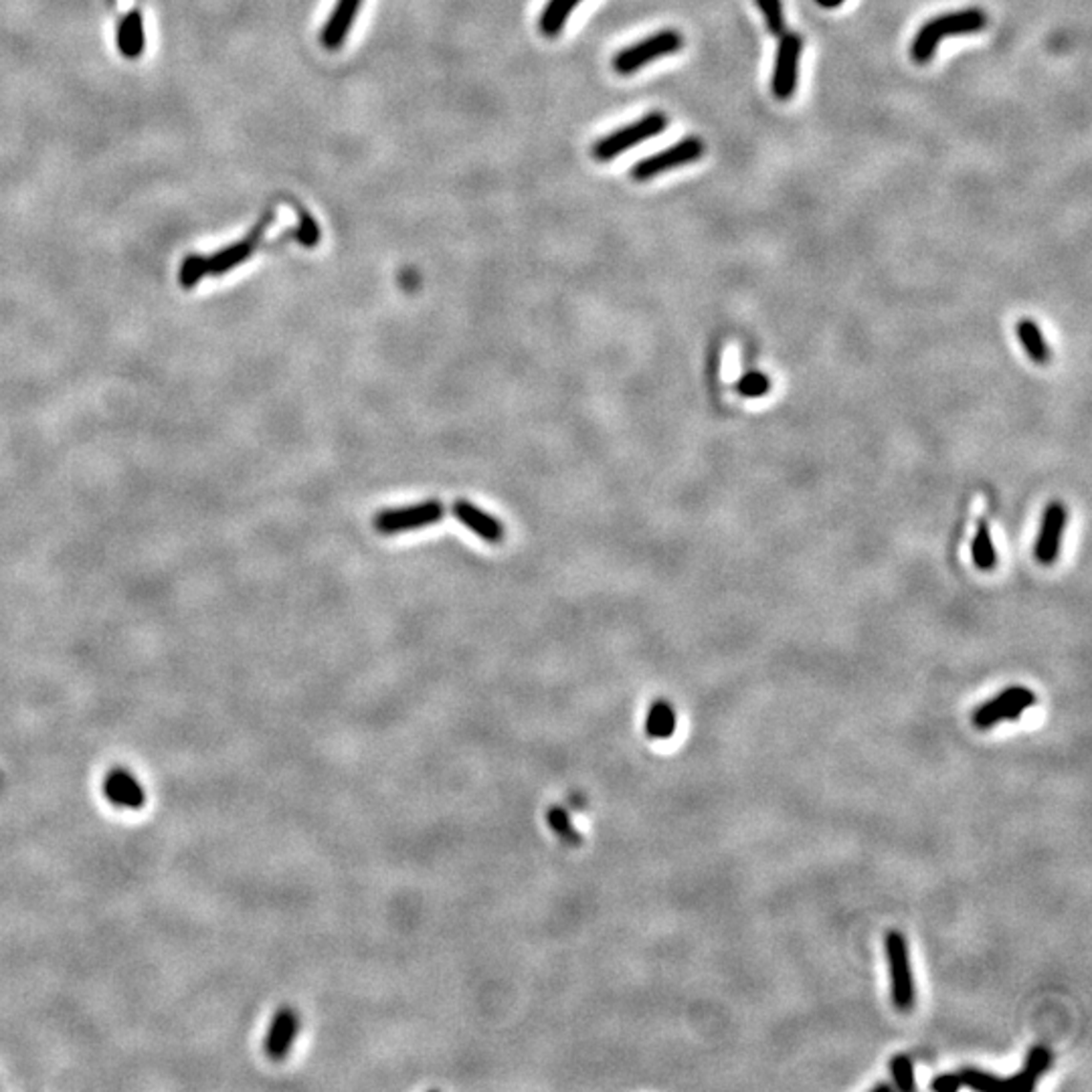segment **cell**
I'll list each match as a JSON object with an SVG mask.
<instances>
[{
  "label": "cell",
  "instance_id": "cell-1",
  "mask_svg": "<svg viewBox=\"0 0 1092 1092\" xmlns=\"http://www.w3.org/2000/svg\"><path fill=\"white\" fill-rule=\"evenodd\" d=\"M985 27H987V14L977 7L934 16V19H929L921 29H918L912 37L910 59L918 65H925L932 61L941 41L949 37H959V34H975L981 32Z\"/></svg>",
  "mask_w": 1092,
  "mask_h": 1092
},
{
  "label": "cell",
  "instance_id": "cell-2",
  "mask_svg": "<svg viewBox=\"0 0 1092 1092\" xmlns=\"http://www.w3.org/2000/svg\"><path fill=\"white\" fill-rule=\"evenodd\" d=\"M682 47H684V37L678 31L674 29L657 31L650 34V37L621 49L613 59V69L619 75H633L639 69H644L646 65L657 59L678 54Z\"/></svg>",
  "mask_w": 1092,
  "mask_h": 1092
},
{
  "label": "cell",
  "instance_id": "cell-3",
  "mask_svg": "<svg viewBox=\"0 0 1092 1092\" xmlns=\"http://www.w3.org/2000/svg\"><path fill=\"white\" fill-rule=\"evenodd\" d=\"M668 128V116L664 112H650L644 118L632 121L630 126H623L613 134L601 138L593 146L595 159L601 162H610L630 148L648 142L650 138L662 134Z\"/></svg>",
  "mask_w": 1092,
  "mask_h": 1092
},
{
  "label": "cell",
  "instance_id": "cell-4",
  "mask_svg": "<svg viewBox=\"0 0 1092 1092\" xmlns=\"http://www.w3.org/2000/svg\"><path fill=\"white\" fill-rule=\"evenodd\" d=\"M704 152H706V144L700 140L698 136H686V138H682L680 142H675V144H672L660 152H655L652 156H646V159H641L639 162H635L632 168V179L639 181V182L652 181L655 177L664 175V172H670L674 168H680V166L700 161Z\"/></svg>",
  "mask_w": 1092,
  "mask_h": 1092
},
{
  "label": "cell",
  "instance_id": "cell-5",
  "mask_svg": "<svg viewBox=\"0 0 1092 1092\" xmlns=\"http://www.w3.org/2000/svg\"><path fill=\"white\" fill-rule=\"evenodd\" d=\"M884 949H887V959H889L894 1008L900 1012H910L916 1001V990L909 959V943L905 939V934L898 931H890L887 934V939H884Z\"/></svg>",
  "mask_w": 1092,
  "mask_h": 1092
},
{
  "label": "cell",
  "instance_id": "cell-6",
  "mask_svg": "<svg viewBox=\"0 0 1092 1092\" xmlns=\"http://www.w3.org/2000/svg\"><path fill=\"white\" fill-rule=\"evenodd\" d=\"M1036 695L1026 686H1010L992 700L981 704L974 713V726L987 731L1003 720H1017L1028 708L1036 704Z\"/></svg>",
  "mask_w": 1092,
  "mask_h": 1092
},
{
  "label": "cell",
  "instance_id": "cell-7",
  "mask_svg": "<svg viewBox=\"0 0 1092 1092\" xmlns=\"http://www.w3.org/2000/svg\"><path fill=\"white\" fill-rule=\"evenodd\" d=\"M779 39L775 67L771 77V92L779 101H787L797 90L800 79V59L803 54V39L797 32L785 31Z\"/></svg>",
  "mask_w": 1092,
  "mask_h": 1092
},
{
  "label": "cell",
  "instance_id": "cell-8",
  "mask_svg": "<svg viewBox=\"0 0 1092 1092\" xmlns=\"http://www.w3.org/2000/svg\"><path fill=\"white\" fill-rule=\"evenodd\" d=\"M443 504L439 500L421 502V504L391 508L378 512L373 520L375 530L380 534H398L407 530H419L429 525H436L443 516Z\"/></svg>",
  "mask_w": 1092,
  "mask_h": 1092
},
{
  "label": "cell",
  "instance_id": "cell-9",
  "mask_svg": "<svg viewBox=\"0 0 1092 1092\" xmlns=\"http://www.w3.org/2000/svg\"><path fill=\"white\" fill-rule=\"evenodd\" d=\"M1068 523V510L1062 502H1050L1042 514V523H1039V532L1034 546V557L1039 565H1054L1059 559L1062 536Z\"/></svg>",
  "mask_w": 1092,
  "mask_h": 1092
},
{
  "label": "cell",
  "instance_id": "cell-10",
  "mask_svg": "<svg viewBox=\"0 0 1092 1092\" xmlns=\"http://www.w3.org/2000/svg\"><path fill=\"white\" fill-rule=\"evenodd\" d=\"M103 797L119 809L138 811L146 807V791L142 783L128 771L116 767L103 777Z\"/></svg>",
  "mask_w": 1092,
  "mask_h": 1092
},
{
  "label": "cell",
  "instance_id": "cell-11",
  "mask_svg": "<svg viewBox=\"0 0 1092 1092\" xmlns=\"http://www.w3.org/2000/svg\"><path fill=\"white\" fill-rule=\"evenodd\" d=\"M300 1032V1016L293 1008H280L273 1016L264 1039V1052L269 1060L280 1062L289 1054Z\"/></svg>",
  "mask_w": 1092,
  "mask_h": 1092
},
{
  "label": "cell",
  "instance_id": "cell-12",
  "mask_svg": "<svg viewBox=\"0 0 1092 1092\" xmlns=\"http://www.w3.org/2000/svg\"><path fill=\"white\" fill-rule=\"evenodd\" d=\"M1052 1066V1054L1046 1046H1034L1026 1054L1021 1070L1010 1079H997L996 1092H1028L1036 1086L1038 1079Z\"/></svg>",
  "mask_w": 1092,
  "mask_h": 1092
},
{
  "label": "cell",
  "instance_id": "cell-13",
  "mask_svg": "<svg viewBox=\"0 0 1092 1092\" xmlns=\"http://www.w3.org/2000/svg\"><path fill=\"white\" fill-rule=\"evenodd\" d=\"M454 516L467 530H472L474 534H478L480 539H483L485 543L500 545L502 541H504V526H502L500 520L482 512L478 506L472 504V502L456 500L454 502Z\"/></svg>",
  "mask_w": 1092,
  "mask_h": 1092
},
{
  "label": "cell",
  "instance_id": "cell-14",
  "mask_svg": "<svg viewBox=\"0 0 1092 1092\" xmlns=\"http://www.w3.org/2000/svg\"><path fill=\"white\" fill-rule=\"evenodd\" d=\"M362 0H336L334 11L328 16L322 29V45L326 49H340L349 37L358 16Z\"/></svg>",
  "mask_w": 1092,
  "mask_h": 1092
},
{
  "label": "cell",
  "instance_id": "cell-15",
  "mask_svg": "<svg viewBox=\"0 0 1092 1092\" xmlns=\"http://www.w3.org/2000/svg\"><path fill=\"white\" fill-rule=\"evenodd\" d=\"M675 726L678 720H675L674 706L664 698L653 700L646 717V735L653 740H668L674 737Z\"/></svg>",
  "mask_w": 1092,
  "mask_h": 1092
},
{
  "label": "cell",
  "instance_id": "cell-16",
  "mask_svg": "<svg viewBox=\"0 0 1092 1092\" xmlns=\"http://www.w3.org/2000/svg\"><path fill=\"white\" fill-rule=\"evenodd\" d=\"M118 45L119 51L124 54L128 59H136L142 55L144 51V25H142V16L138 11L130 12L124 21L119 25L118 31Z\"/></svg>",
  "mask_w": 1092,
  "mask_h": 1092
},
{
  "label": "cell",
  "instance_id": "cell-17",
  "mask_svg": "<svg viewBox=\"0 0 1092 1092\" xmlns=\"http://www.w3.org/2000/svg\"><path fill=\"white\" fill-rule=\"evenodd\" d=\"M1016 332H1017L1021 346H1024L1026 354L1036 364H1046L1050 360V346H1048L1042 331H1039V326L1034 320H1030V318L1019 320Z\"/></svg>",
  "mask_w": 1092,
  "mask_h": 1092
},
{
  "label": "cell",
  "instance_id": "cell-18",
  "mask_svg": "<svg viewBox=\"0 0 1092 1092\" xmlns=\"http://www.w3.org/2000/svg\"><path fill=\"white\" fill-rule=\"evenodd\" d=\"M581 3L583 0H548L539 21L541 31L546 37H557V34L563 32L570 12H573Z\"/></svg>",
  "mask_w": 1092,
  "mask_h": 1092
},
{
  "label": "cell",
  "instance_id": "cell-19",
  "mask_svg": "<svg viewBox=\"0 0 1092 1092\" xmlns=\"http://www.w3.org/2000/svg\"><path fill=\"white\" fill-rule=\"evenodd\" d=\"M971 557H974V563L979 570H994L997 565V552L992 541V534H990V526H987L985 520H979L975 536H974V543H971Z\"/></svg>",
  "mask_w": 1092,
  "mask_h": 1092
},
{
  "label": "cell",
  "instance_id": "cell-20",
  "mask_svg": "<svg viewBox=\"0 0 1092 1092\" xmlns=\"http://www.w3.org/2000/svg\"><path fill=\"white\" fill-rule=\"evenodd\" d=\"M546 822H548V825L554 834H557L565 844L579 846L583 842L581 831L575 827L573 820H570V813L565 807H561V805L550 807L546 813Z\"/></svg>",
  "mask_w": 1092,
  "mask_h": 1092
},
{
  "label": "cell",
  "instance_id": "cell-21",
  "mask_svg": "<svg viewBox=\"0 0 1092 1092\" xmlns=\"http://www.w3.org/2000/svg\"><path fill=\"white\" fill-rule=\"evenodd\" d=\"M762 19H765V27L767 31L773 34V37H782V34L787 31V21H785V9L782 0H755Z\"/></svg>",
  "mask_w": 1092,
  "mask_h": 1092
},
{
  "label": "cell",
  "instance_id": "cell-22",
  "mask_svg": "<svg viewBox=\"0 0 1092 1092\" xmlns=\"http://www.w3.org/2000/svg\"><path fill=\"white\" fill-rule=\"evenodd\" d=\"M735 391L744 396V398H759L762 395H767L771 391V378L760 373V371H751V373H744L735 385Z\"/></svg>",
  "mask_w": 1092,
  "mask_h": 1092
},
{
  "label": "cell",
  "instance_id": "cell-23",
  "mask_svg": "<svg viewBox=\"0 0 1092 1092\" xmlns=\"http://www.w3.org/2000/svg\"><path fill=\"white\" fill-rule=\"evenodd\" d=\"M890 1072H892V1079H894V1088L903 1090V1092H912L916 1088L914 1064L910 1060V1056H907V1054L892 1056Z\"/></svg>",
  "mask_w": 1092,
  "mask_h": 1092
},
{
  "label": "cell",
  "instance_id": "cell-24",
  "mask_svg": "<svg viewBox=\"0 0 1092 1092\" xmlns=\"http://www.w3.org/2000/svg\"><path fill=\"white\" fill-rule=\"evenodd\" d=\"M959 1074V1079L963 1082V1086L971 1088V1090H977V1092H996L997 1086V1077L996 1074H990L985 1070L979 1068H963Z\"/></svg>",
  "mask_w": 1092,
  "mask_h": 1092
},
{
  "label": "cell",
  "instance_id": "cell-25",
  "mask_svg": "<svg viewBox=\"0 0 1092 1092\" xmlns=\"http://www.w3.org/2000/svg\"><path fill=\"white\" fill-rule=\"evenodd\" d=\"M298 241L306 247H314L320 243V227L318 223L311 219L308 213L302 215L300 219V229H298Z\"/></svg>",
  "mask_w": 1092,
  "mask_h": 1092
},
{
  "label": "cell",
  "instance_id": "cell-26",
  "mask_svg": "<svg viewBox=\"0 0 1092 1092\" xmlns=\"http://www.w3.org/2000/svg\"><path fill=\"white\" fill-rule=\"evenodd\" d=\"M961 1086H963V1082L959 1079V1074H953V1072L939 1074V1077L931 1082V1090H934V1092H957Z\"/></svg>",
  "mask_w": 1092,
  "mask_h": 1092
},
{
  "label": "cell",
  "instance_id": "cell-27",
  "mask_svg": "<svg viewBox=\"0 0 1092 1092\" xmlns=\"http://www.w3.org/2000/svg\"><path fill=\"white\" fill-rule=\"evenodd\" d=\"M816 3H818L822 9H838V7H842V5L846 3V0H816Z\"/></svg>",
  "mask_w": 1092,
  "mask_h": 1092
},
{
  "label": "cell",
  "instance_id": "cell-28",
  "mask_svg": "<svg viewBox=\"0 0 1092 1092\" xmlns=\"http://www.w3.org/2000/svg\"><path fill=\"white\" fill-rule=\"evenodd\" d=\"M892 1090H894V1086L884 1084V1082H882V1084H876V1086L872 1088V1092H892Z\"/></svg>",
  "mask_w": 1092,
  "mask_h": 1092
}]
</instances>
